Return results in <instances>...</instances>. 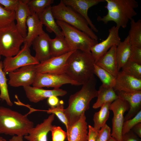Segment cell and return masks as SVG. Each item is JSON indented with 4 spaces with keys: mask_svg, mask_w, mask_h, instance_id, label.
I'll use <instances>...</instances> for the list:
<instances>
[{
    "mask_svg": "<svg viewBox=\"0 0 141 141\" xmlns=\"http://www.w3.org/2000/svg\"><path fill=\"white\" fill-rule=\"evenodd\" d=\"M96 83V79L94 75L83 85L80 90L70 96L68 107L64 109L69 127L89 109L91 101L97 97Z\"/></svg>",
    "mask_w": 141,
    "mask_h": 141,
    "instance_id": "1",
    "label": "cell"
},
{
    "mask_svg": "<svg viewBox=\"0 0 141 141\" xmlns=\"http://www.w3.org/2000/svg\"><path fill=\"white\" fill-rule=\"evenodd\" d=\"M107 14L102 17L99 16L98 21L106 24L110 21L114 22L119 29L126 28L129 21L137 15L135 10L138 7V2L135 0H105Z\"/></svg>",
    "mask_w": 141,
    "mask_h": 141,
    "instance_id": "2",
    "label": "cell"
},
{
    "mask_svg": "<svg viewBox=\"0 0 141 141\" xmlns=\"http://www.w3.org/2000/svg\"><path fill=\"white\" fill-rule=\"evenodd\" d=\"M95 64L91 53L75 50L68 58L65 73L83 85L94 75Z\"/></svg>",
    "mask_w": 141,
    "mask_h": 141,
    "instance_id": "3",
    "label": "cell"
},
{
    "mask_svg": "<svg viewBox=\"0 0 141 141\" xmlns=\"http://www.w3.org/2000/svg\"><path fill=\"white\" fill-rule=\"evenodd\" d=\"M33 126L27 115L0 106V134L23 137L28 134Z\"/></svg>",
    "mask_w": 141,
    "mask_h": 141,
    "instance_id": "4",
    "label": "cell"
},
{
    "mask_svg": "<svg viewBox=\"0 0 141 141\" xmlns=\"http://www.w3.org/2000/svg\"><path fill=\"white\" fill-rule=\"evenodd\" d=\"M51 10L56 20L69 24L85 33L92 39L97 40V36L90 27L85 20L61 0L58 4L51 7Z\"/></svg>",
    "mask_w": 141,
    "mask_h": 141,
    "instance_id": "5",
    "label": "cell"
},
{
    "mask_svg": "<svg viewBox=\"0 0 141 141\" xmlns=\"http://www.w3.org/2000/svg\"><path fill=\"white\" fill-rule=\"evenodd\" d=\"M73 51L79 50L91 53V47L98 43L84 32L64 22L56 20Z\"/></svg>",
    "mask_w": 141,
    "mask_h": 141,
    "instance_id": "6",
    "label": "cell"
},
{
    "mask_svg": "<svg viewBox=\"0 0 141 141\" xmlns=\"http://www.w3.org/2000/svg\"><path fill=\"white\" fill-rule=\"evenodd\" d=\"M24 43V38L19 32L14 21L0 28V55L6 57L16 55Z\"/></svg>",
    "mask_w": 141,
    "mask_h": 141,
    "instance_id": "7",
    "label": "cell"
},
{
    "mask_svg": "<svg viewBox=\"0 0 141 141\" xmlns=\"http://www.w3.org/2000/svg\"><path fill=\"white\" fill-rule=\"evenodd\" d=\"M15 56L6 57L3 62V69L5 73L15 71L24 66L37 65L40 63L35 56L31 54L29 47L26 43Z\"/></svg>",
    "mask_w": 141,
    "mask_h": 141,
    "instance_id": "8",
    "label": "cell"
},
{
    "mask_svg": "<svg viewBox=\"0 0 141 141\" xmlns=\"http://www.w3.org/2000/svg\"><path fill=\"white\" fill-rule=\"evenodd\" d=\"M109 108L113 114L111 136L117 141H122V129L124 121V115L125 112L129 110V105L126 101L118 98L111 103Z\"/></svg>",
    "mask_w": 141,
    "mask_h": 141,
    "instance_id": "9",
    "label": "cell"
},
{
    "mask_svg": "<svg viewBox=\"0 0 141 141\" xmlns=\"http://www.w3.org/2000/svg\"><path fill=\"white\" fill-rule=\"evenodd\" d=\"M66 84L81 85L66 73L56 74L47 73L37 74L32 85L33 87L38 88L46 87L56 89L60 88L63 85Z\"/></svg>",
    "mask_w": 141,
    "mask_h": 141,
    "instance_id": "10",
    "label": "cell"
},
{
    "mask_svg": "<svg viewBox=\"0 0 141 141\" xmlns=\"http://www.w3.org/2000/svg\"><path fill=\"white\" fill-rule=\"evenodd\" d=\"M36 65L24 66L9 73L8 84L13 87H24L32 85L37 74Z\"/></svg>",
    "mask_w": 141,
    "mask_h": 141,
    "instance_id": "11",
    "label": "cell"
},
{
    "mask_svg": "<svg viewBox=\"0 0 141 141\" xmlns=\"http://www.w3.org/2000/svg\"><path fill=\"white\" fill-rule=\"evenodd\" d=\"M73 51L58 56L51 57L36 65L37 74L47 73L61 74L65 73L67 60Z\"/></svg>",
    "mask_w": 141,
    "mask_h": 141,
    "instance_id": "12",
    "label": "cell"
},
{
    "mask_svg": "<svg viewBox=\"0 0 141 141\" xmlns=\"http://www.w3.org/2000/svg\"><path fill=\"white\" fill-rule=\"evenodd\" d=\"M119 29L116 26L111 27L109 30L106 38L91 47L90 51L95 63L112 47L118 46L121 42L119 34Z\"/></svg>",
    "mask_w": 141,
    "mask_h": 141,
    "instance_id": "13",
    "label": "cell"
},
{
    "mask_svg": "<svg viewBox=\"0 0 141 141\" xmlns=\"http://www.w3.org/2000/svg\"><path fill=\"white\" fill-rule=\"evenodd\" d=\"M66 5L68 6L80 14L86 21L91 28L97 32L98 31L88 15L89 9L98 4L105 2V0H61Z\"/></svg>",
    "mask_w": 141,
    "mask_h": 141,
    "instance_id": "14",
    "label": "cell"
},
{
    "mask_svg": "<svg viewBox=\"0 0 141 141\" xmlns=\"http://www.w3.org/2000/svg\"><path fill=\"white\" fill-rule=\"evenodd\" d=\"M26 96L31 102L37 103L52 96H63L67 92L60 88L47 90L30 86L23 87Z\"/></svg>",
    "mask_w": 141,
    "mask_h": 141,
    "instance_id": "15",
    "label": "cell"
},
{
    "mask_svg": "<svg viewBox=\"0 0 141 141\" xmlns=\"http://www.w3.org/2000/svg\"><path fill=\"white\" fill-rule=\"evenodd\" d=\"M55 117V115L51 114L42 122L32 127L24 138L28 141H48L47 135L54 126L52 123Z\"/></svg>",
    "mask_w": 141,
    "mask_h": 141,
    "instance_id": "16",
    "label": "cell"
},
{
    "mask_svg": "<svg viewBox=\"0 0 141 141\" xmlns=\"http://www.w3.org/2000/svg\"><path fill=\"white\" fill-rule=\"evenodd\" d=\"M117 92L119 98L126 101L129 105V108L124 117V121L131 119L141 110V91Z\"/></svg>",
    "mask_w": 141,
    "mask_h": 141,
    "instance_id": "17",
    "label": "cell"
},
{
    "mask_svg": "<svg viewBox=\"0 0 141 141\" xmlns=\"http://www.w3.org/2000/svg\"><path fill=\"white\" fill-rule=\"evenodd\" d=\"M115 91L133 92L141 91V79L118 72L113 87Z\"/></svg>",
    "mask_w": 141,
    "mask_h": 141,
    "instance_id": "18",
    "label": "cell"
},
{
    "mask_svg": "<svg viewBox=\"0 0 141 141\" xmlns=\"http://www.w3.org/2000/svg\"><path fill=\"white\" fill-rule=\"evenodd\" d=\"M88 129L85 113L66 131L68 141H88Z\"/></svg>",
    "mask_w": 141,
    "mask_h": 141,
    "instance_id": "19",
    "label": "cell"
},
{
    "mask_svg": "<svg viewBox=\"0 0 141 141\" xmlns=\"http://www.w3.org/2000/svg\"><path fill=\"white\" fill-rule=\"evenodd\" d=\"M50 39L49 35L44 32L36 38L32 42V45L36 52L35 57L40 63L51 57Z\"/></svg>",
    "mask_w": 141,
    "mask_h": 141,
    "instance_id": "20",
    "label": "cell"
},
{
    "mask_svg": "<svg viewBox=\"0 0 141 141\" xmlns=\"http://www.w3.org/2000/svg\"><path fill=\"white\" fill-rule=\"evenodd\" d=\"M28 0H20L19 5L15 11V20L16 21V28L21 36L25 38L27 32L26 21L32 13L27 4Z\"/></svg>",
    "mask_w": 141,
    "mask_h": 141,
    "instance_id": "21",
    "label": "cell"
},
{
    "mask_svg": "<svg viewBox=\"0 0 141 141\" xmlns=\"http://www.w3.org/2000/svg\"><path fill=\"white\" fill-rule=\"evenodd\" d=\"M43 25L36 14L32 13L28 17L26 21L27 34L24 38V42L26 43L29 47L36 38L45 32Z\"/></svg>",
    "mask_w": 141,
    "mask_h": 141,
    "instance_id": "22",
    "label": "cell"
},
{
    "mask_svg": "<svg viewBox=\"0 0 141 141\" xmlns=\"http://www.w3.org/2000/svg\"><path fill=\"white\" fill-rule=\"evenodd\" d=\"M116 46L112 47L95 63L116 78L119 72L116 55Z\"/></svg>",
    "mask_w": 141,
    "mask_h": 141,
    "instance_id": "23",
    "label": "cell"
},
{
    "mask_svg": "<svg viewBox=\"0 0 141 141\" xmlns=\"http://www.w3.org/2000/svg\"><path fill=\"white\" fill-rule=\"evenodd\" d=\"M37 15L42 24L46 26L47 31L50 33L54 32L56 37H64L62 30L55 20L52 11L51 5L47 7Z\"/></svg>",
    "mask_w": 141,
    "mask_h": 141,
    "instance_id": "24",
    "label": "cell"
},
{
    "mask_svg": "<svg viewBox=\"0 0 141 141\" xmlns=\"http://www.w3.org/2000/svg\"><path fill=\"white\" fill-rule=\"evenodd\" d=\"M131 46L128 35L116 46V55L119 72L129 60Z\"/></svg>",
    "mask_w": 141,
    "mask_h": 141,
    "instance_id": "25",
    "label": "cell"
},
{
    "mask_svg": "<svg viewBox=\"0 0 141 141\" xmlns=\"http://www.w3.org/2000/svg\"><path fill=\"white\" fill-rule=\"evenodd\" d=\"M97 97L96 102L92 106L93 108L94 109L101 107L106 103H112L119 98L113 88L107 87L102 85L98 90Z\"/></svg>",
    "mask_w": 141,
    "mask_h": 141,
    "instance_id": "26",
    "label": "cell"
},
{
    "mask_svg": "<svg viewBox=\"0 0 141 141\" xmlns=\"http://www.w3.org/2000/svg\"><path fill=\"white\" fill-rule=\"evenodd\" d=\"M50 46L51 57L61 56L73 51L64 37L51 38Z\"/></svg>",
    "mask_w": 141,
    "mask_h": 141,
    "instance_id": "27",
    "label": "cell"
},
{
    "mask_svg": "<svg viewBox=\"0 0 141 141\" xmlns=\"http://www.w3.org/2000/svg\"><path fill=\"white\" fill-rule=\"evenodd\" d=\"M111 103H108L101 107L99 111L95 113L93 115V120L94 128L97 131L105 124L109 115V106Z\"/></svg>",
    "mask_w": 141,
    "mask_h": 141,
    "instance_id": "28",
    "label": "cell"
},
{
    "mask_svg": "<svg viewBox=\"0 0 141 141\" xmlns=\"http://www.w3.org/2000/svg\"><path fill=\"white\" fill-rule=\"evenodd\" d=\"M130 28L128 36L132 46L141 47V20L136 21L133 19L130 21Z\"/></svg>",
    "mask_w": 141,
    "mask_h": 141,
    "instance_id": "29",
    "label": "cell"
},
{
    "mask_svg": "<svg viewBox=\"0 0 141 141\" xmlns=\"http://www.w3.org/2000/svg\"><path fill=\"white\" fill-rule=\"evenodd\" d=\"M94 74L99 79L103 86L113 88L115 85L116 78L110 73L95 63L94 66Z\"/></svg>",
    "mask_w": 141,
    "mask_h": 141,
    "instance_id": "30",
    "label": "cell"
},
{
    "mask_svg": "<svg viewBox=\"0 0 141 141\" xmlns=\"http://www.w3.org/2000/svg\"><path fill=\"white\" fill-rule=\"evenodd\" d=\"M1 56L0 55V59ZM6 73L3 70V62L0 61V99L5 101L7 104L12 106L13 103L9 96Z\"/></svg>",
    "mask_w": 141,
    "mask_h": 141,
    "instance_id": "31",
    "label": "cell"
},
{
    "mask_svg": "<svg viewBox=\"0 0 141 141\" xmlns=\"http://www.w3.org/2000/svg\"><path fill=\"white\" fill-rule=\"evenodd\" d=\"M53 0H28L27 4L30 11L37 15L50 6Z\"/></svg>",
    "mask_w": 141,
    "mask_h": 141,
    "instance_id": "32",
    "label": "cell"
},
{
    "mask_svg": "<svg viewBox=\"0 0 141 141\" xmlns=\"http://www.w3.org/2000/svg\"><path fill=\"white\" fill-rule=\"evenodd\" d=\"M63 102L62 101H60L58 104L55 107H50L48 110H46L48 114H54L65 125L66 131L69 127V123L64 113Z\"/></svg>",
    "mask_w": 141,
    "mask_h": 141,
    "instance_id": "33",
    "label": "cell"
},
{
    "mask_svg": "<svg viewBox=\"0 0 141 141\" xmlns=\"http://www.w3.org/2000/svg\"><path fill=\"white\" fill-rule=\"evenodd\" d=\"M121 69L125 74L141 79V64L128 60Z\"/></svg>",
    "mask_w": 141,
    "mask_h": 141,
    "instance_id": "34",
    "label": "cell"
},
{
    "mask_svg": "<svg viewBox=\"0 0 141 141\" xmlns=\"http://www.w3.org/2000/svg\"><path fill=\"white\" fill-rule=\"evenodd\" d=\"M15 20V12L7 11L0 4V28L7 26Z\"/></svg>",
    "mask_w": 141,
    "mask_h": 141,
    "instance_id": "35",
    "label": "cell"
},
{
    "mask_svg": "<svg viewBox=\"0 0 141 141\" xmlns=\"http://www.w3.org/2000/svg\"><path fill=\"white\" fill-rule=\"evenodd\" d=\"M139 123H141V110L133 117L124 121L122 129V134L129 132Z\"/></svg>",
    "mask_w": 141,
    "mask_h": 141,
    "instance_id": "36",
    "label": "cell"
},
{
    "mask_svg": "<svg viewBox=\"0 0 141 141\" xmlns=\"http://www.w3.org/2000/svg\"><path fill=\"white\" fill-rule=\"evenodd\" d=\"M50 131L52 141H64L67 137L66 132L60 126L54 125Z\"/></svg>",
    "mask_w": 141,
    "mask_h": 141,
    "instance_id": "37",
    "label": "cell"
},
{
    "mask_svg": "<svg viewBox=\"0 0 141 141\" xmlns=\"http://www.w3.org/2000/svg\"><path fill=\"white\" fill-rule=\"evenodd\" d=\"M111 129L106 124L98 131L96 141H108L111 136Z\"/></svg>",
    "mask_w": 141,
    "mask_h": 141,
    "instance_id": "38",
    "label": "cell"
},
{
    "mask_svg": "<svg viewBox=\"0 0 141 141\" xmlns=\"http://www.w3.org/2000/svg\"><path fill=\"white\" fill-rule=\"evenodd\" d=\"M129 61L141 64V47L132 46Z\"/></svg>",
    "mask_w": 141,
    "mask_h": 141,
    "instance_id": "39",
    "label": "cell"
},
{
    "mask_svg": "<svg viewBox=\"0 0 141 141\" xmlns=\"http://www.w3.org/2000/svg\"><path fill=\"white\" fill-rule=\"evenodd\" d=\"M20 0H0V4L7 11H15L19 3Z\"/></svg>",
    "mask_w": 141,
    "mask_h": 141,
    "instance_id": "40",
    "label": "cell"
},
{
    "mask_svg": "<svg viewBox=\"0 0 141 141\" xmlns=\"http://www.w3.org/2000/svg\"><path fill=\"white\" fill-rule=\"evenodd\" d=\"M122 141H141L140 138L131 130L122 134Z\"/></svg>",
    "mask_w": 141,
    "mask_h": 141,
    "instance_id": "41",
    "label": "cell"
},
{
    "mask_svg": "<svg viewBox=\"0 0 141 141\" xmlns=\"http://www.w3.org/2000/svg\"><path fill=\"white\" fill-rule=\"evenodd\" d=\"M88 141H96L98 131L90 125L88 126Z\"/></svg>",
    "mask_w": 141,
    "mask_h": 141,
    "instance_id": "42",
    "label": "cell"
},
{
    "mask_svg": "<svg viewBox=\"0 0 141 141\" xmlns=\"http://www.w3.org/2000/svg\"><path fill=\"white\" fill-rule=\"evenodd\" d=\"M59 100L57 97L52 96L48 98L47 103L50 107H55L59 102Z\"/></svg>",
    "mask_w": 141,
    "mask_h": 141,
    "instance_id": "43",
    "label": "cell"
},
{
    "mask_svg": "<svg viewBox=\"0 0 141 141\" xmlns=\"http://www.w3.org/2000/svg\"><path fill=\"white\" fill-rule=\"evenodd\" d=\"M131 130L139 137L141 138V123L136 124Z\"/></svg>",
    "mask_w": 141,
    "mask_h": 141,
    "instance_id": "44",
    "label": "cell"
},
{
    "mask_svg": "<svg viewBox=\"0 0 141 141\" xmlns=\"http://www.w3.org/2000/svg\"><path fill=\"white\" fill-rule=\"evenodd\" d=\"M9 141H24L23 139V137L17 136H13Z\"/></svg>",
    "mask_w": 141,
    "mask_h": 141,
    "instance_id": "45",
    "label": "cell"
},
{
    "mask_svg": "<svg viewBox=\"0 0 141 141\" xmlns=\"http://www.w3.org/2000/svg\"><path fill=\"white\" fill-rule=\"evenodd\" d=\"M108 141H117L114 138L111 136Z\"/></svg>",
    "mask_w": 141,
    "mask_h": 141,
    "instance_id": "46",
    "label": "cell"
},
{
    "mask_svg": "<svg viewBox=\"0 0 141 141\" xmlns=\"http://www.w3.org/2000/svg\"><path fill=\"white\" fill-rule=\"evenodd\" d=\"M0 141H7L3 137H0Z\"/></svg>",
    "mask_w": 141,
    "mask_h": 141,
    "instance_id": "47",
    "label": "cell"
}]
</instances>
